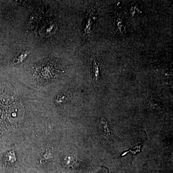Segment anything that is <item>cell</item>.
Listing matches in <instances>:
<instances>
[{"label":"cell","instance_id":"obj_1","mask_svg":"<svg viewBox=\"0 0 173 173\" xmlns=\"http://www.w3.org/2000/svg\"><path fill=\"white\" fill-rule=\"evenodd\" d=\"M100 123V129L102 133V136L105 139L109 138L111 136L110 130L107 125V122L104 119L102 118Z\"/></svg>","mask_w":173,"mask_h":173},{"label":"cell","instance_id":"obj_2","mask_svg":"<svg viewBox=\"0 0 173 173\" xmlns=\"http://www.w3.org/2000/svg\"><path fill=\"white\" fill-rule=\"evenodd\" d=\"M29 54H30V52L28 51V50H25V51H23V52L20 53L13 60V64L17 65L22 63L25 60V59L29 55Z\"/></svg>","mask_w":173,"mask_h":173},{"label":"cell","instance_id":"obj_3","mask_svg":"<svg viewBox=\"0 0 173 173\" xmlns=\"http://www.w3.org/2000/svg\"><path fill=\"white\" fill-rule=\"evenodd\" d=\"M98 65H97V63L96 62H94L93 66V72L94 75L95 76V78H98V76H99V68H98Z\"/></svg>","mask_w":173,"mask_h":173},{"label":"cell","instance_id":"obj_4","mask_svg":"<svg viewBox=\"0 0 173 173\" xmlns=\"http://www.w3.org/2000/svg\"><path fill=\"white\" fill-rule=\"evenodd\" d=\"M52 154L50 151L46 152L45 154H44L43 155V160H48L49 159L52 158Z\"/></svg>","mask_w":173,"mask_h":173},{"label":"cell","instance_id":"obj_5","mask_svg":"<svg viewBox=\"0 0 173 173\" xmlns=\"http://www.w3.org/2000/svg\"><path fill=\"white\" fill-rule=\"evenodd\" d=\"M66 95H59V96H58V97H57V101L58 102H62V100H63V102L66 100Z\"/></svg>","mask_w":173,"mask_h":173},{"label":"cell","instance_id":"obj_6","mask_svg":"<svg viewBox=\"0 0 173 173\" xmlns=\"http://www.w3.org/2000/svg\"><path fill=\"white\" fill-rule=\"evenodd\" d=\"M104 173V172H103V171H101V172H99V173Z\"/></svg>","mask_w":173,"mask_h":173}]
</instances>
